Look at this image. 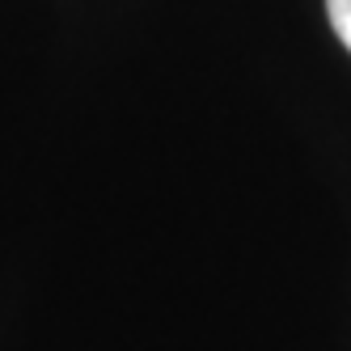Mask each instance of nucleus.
<instances>
[{"label":"nucleus","instance_id":"obj_1","mask_svg":"<svg viewBox=\"0 0 351 351\" xmlns=\"http://www.w3.org/2000/svg\"><path fill=\"white\" fill-rule=\"evenodd\" d=\"M326 17H330L339 43L351 51V0H326Z\"/></svg>","mask_w":351,"mask_h":351}]
</instances>
